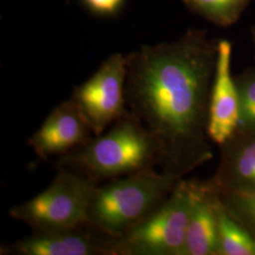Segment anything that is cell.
I'll return each mask as SVG.
<instances>
[{
  "label": "cell",
  "instance_id": "obj_1",
  "mask_svg": "<svg viewBox=\"0 0 255 255\" xmlns=\"http://www.w3.org/2000/svg\"><path fill=\"white\" fill-rule=\"evenodd\" d=\"M217 46L191 33L127 56L126 105L152 137L158 166L182 179L213 158L208 135Z\"/></svg>",
  "mask_w": 255,
  "mask_h": 255
},
{
  "label": "cell",
  "instance_id": "obj_2",
  "mask_svg": "<svg viewBox=\"0 0 255 255\" xmlns=\"http://www.w3.org/2000/svg\"><path fill=\"white\" fill-rule=\"evenodd\" d=\"M65 168L101 183L158 166V150L149 132L129 113L100 135L58 157Z\"/></svg>",
  "mask_w": 255,
  "mask_h": 255
},
{
  "label": "cell",
  "instance_id": "obj_3",
  "mask_svg": "<svg viewBox=\"0 0 255 255\" xmlns=\"http://www.w3.org/2000/svg\"><path fill=\"white\" fill-rule=\"evenodd\" d=\"M180 180L151 168L100 183L92 195L88 223L119 237L154 212Z\"/></svg>",
  "mask_w": 255,
  "mask_h": 255
},
{
  "label": "cell",
  "instance_id": "obj_4",
  "mask_svg": "<svg viewBox=\"0 0 255 255\" xmlns=\"http://www.w3.org/2000/svg\"><path fill=\"white\" fill-rule=\"evenodd\" d=\"M191 180L181 179L166 200L126 233L112 237L113 255H184Z\"/></svg>",
  "mask_w": 255,
  "mask_h": 255
},
{
  "label": "cell",
  "instance_id": "obj_5",
  "mask_svg": "<svg viewBox=\"0 0 255 255\" xmlns=\"http://www.w3.org/2000/svg\"><path fill=\"white\" fill-rule=\"evenodd\" d=\"M53 181L32 199L9 211L10 218L32 231H53L88 224L92 195L100 184L65 168H57Z\"/></svg>",
  "mask_w": 255,
  "mask_h": 255
},
{
  "label": "cell",
  "instance_id": "obj_6",
  "mask_svg": "<svg viewBox=\"0 0 255 255\" xmlns=\"http://www.w3.org/2000/svg\"><path fill=\"white\" fill-rule=\"evenodd\" d=\"M127 56L115 53L72 92L70 100L89 124L94 135L103 133L127 113Z\"/></svg>",
  "mask_w": 255,
  "mask_h": 255
},
{
  "label": "cell",
  "instance_id": "obj_7",
  "mask_svg": "<svg viewBox=\"0 0 255 255\" xmlns=\"http://www.w3.org/2000/svg\"><path fill=\"white\" fill-rule=\"evenodd\" d=\"M3 255H113L112 237L89 223L76 228L32 231L28 237L1 245Z\"/></svg>",
  "mask_w": 255,
  "mask_h": 255
},
{
  "label": "cell",
  "instance_id": "obj_8",
  "mask_svg": "<svg viewBox=\"0 0 255 255\" xmlns=\"http://www.w3.org/2000/svg\"><path fill=\"white\" fill-rule=\"evenodd\" d=\"M95 136L91 128L70 99L58 104L30 136L27 145L46 161L82 146Z\"/></svg>",
  "mask_w": 255,
  "mask_h": 255
},
{
  "label": "cell",
  "instance_id": "obj_9",
  "mask_svg": "<svg viewBox=\"0 0 255 255\" xmlns=\"http://www.w3.org/2000/svg\"><path fill=\"white\" fill-rule=\"evenodd\" d=\"M232 44L221 40L217 45V62L211 89L208 119L210 140L223 146L236 134L239 124V97L231 74Z\"/></svg>",
  "mask_w": 255,
  "mask_h": 255
},
{
  "label": "cell",
  "instance_id": "obj_10",
  "mask_svg": "<svg viewBox=\"0 0 255 255\" xmlns=\"http://www.w3.org/2000/svg\"><path fill=\"white\" fill-rule=\"evenodd\" d=\"M192 205L184 255H220L216 211L217 189L212 181L191 180Z\"/></svg>",
  "mask_w": 255,
  "mask_h": 255
},
{
  "label": "cell",
  "instance_id": "obj_11",
  "mask_svg": "<svg viewBox=\"0 0 255 255\" xmlns=\"http://www.w3.org/2000/svg\"><path fill=\"white\" fill-rule=\"evenodd\" d=\"M221 151L212 182L219 191L255 190V133L237 131Z\"/></svg>",
  "mask_w": 255,
  "mask_h": 255
},
{
  "label": "cell",
  "instance_id": "obj_12",
  "mask_svg": "<svg viewBox=\"0 0 255 255\" xmlns=\"http://www.w3.org/2000/svg\"><path fill=\"white\" fill-rule=\"evenodd\" d=\"M216 211L219 224L220 255H255V237L229 211L221 201L218 190Z\"/></svg>",
  "mask_w": 255,
  "mask_h": 255
},
{
  "label": "cell",
  "instance_id": "obj_13",
  "mask_svg": "<svg viewBox=\"0 0 255 255\" xmlns=\"http://www.w3.org/2000/svg\"><path fill=\"white\" fill-rule=\"evenodd\" d=\"M239 97V124L237 131L255 133V71L236 81Z\"/></svg>",
  "mask_w": 255,
  "mask_h": 255
},
{
  "label": "cell",
  "instance_id": "obj_14",
  "mask_svg": "<svg viewBox=\"0 0 255 255\" xmlns=\"http://www.w3.org/2000/svg\"><path fill=\"white\" fill-rule=\"evenodd\" d=\"M218 192L221 201L235 218L245 228L255 233V190Z\"/></svg>",
  "mask_w": 255,
  "mask_h": 255
},
{
  "label": "cell",
  "instance_id": "obj_15",
  "mask_svg": "<svg viewBox=\"0 0 255 255\" xmlns=\"http://www.w3.org/2000/svg\"><path fill=\"white\" fill-rule=\"evenodd\" d=\"M192 7L206 17L222 25L233 23L245 0H187Z\"/></svg>",
  "mask_w": 255,
  "mask_h": 255
},
{
  "label": "cell",
  "instance_id": "obj_16",
  "mask_svg": "<svg viewBox=\"0 0 255 255\" xmlns=\"http://www.w3.org/2000/svg\"><path fill=\"white\" fill-rule=\"evenodd\" d=\"M124 0H84L87 7L99 14L115 13Z\"/></svg>",
  "mask_w": 255,
  "mask_h": 255
}]
</instances>
